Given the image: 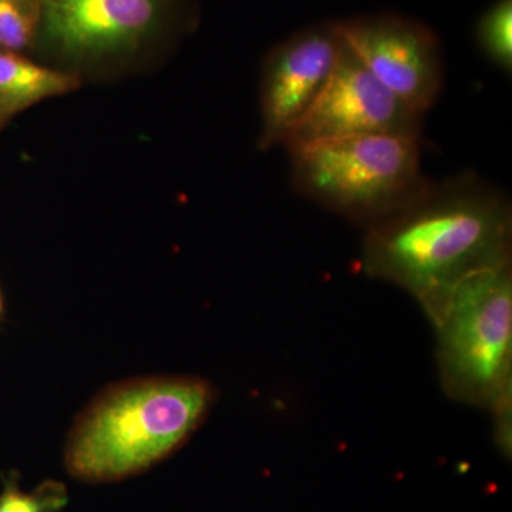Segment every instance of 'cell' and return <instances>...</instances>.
I'll return each instance as SVG.
<instances>
[{
  "label": "cell",
  "mask_w": 512,
  "mask_h": 512,
  "mask_svg": "<svg viewBox=\"0 0 512 512\" xmlns=\"http://www.w3.org/2000/svg\"><path fill=\"white\" fill-rule=\"evenodd\" d=\"M512 212L503 192L474 174L431 183L367 227V274L410 293L426 315L474 272L511 262Z\"/></svg>",
  "instance_id": "6da1fadb"
},
{
  "label": "cell",
  "mask_w": 512,
  "mask_h": 512,
  "mask_svg": "<svg viewBox=\"0 0 512 512\" xmlns=\"http://www.w3.org/2000/svg\"><path fill=\"white\" fill-rule=\"evenodd\" d=\"M194 376L137 377L107 387L74 421L64 466L84 483H114L157 466L184 446L214 406Z\"/></svg>",
  "instance_id": "7a4b0ae2"
},
{
  "label": "cell",
  "mask_w": 512,
  "mask_h": 512,
  "mask_svg": "<svg viewBox=\"0 0 512 512\" xmlns=\"http://www.w3.org/2000/svg\"><path fill=\"white\" fill-rule=\"evenodd\" d=\"M439 336L441 383L451 399L497 414L501 446L510 451L512 269L474 272L451 288L430 316Z\"/></svg>",
  "instance_id": "3957f363"
},
{
  "label": "cell",
  "mask_w": 512,
  "mask_h": 512,
  "mask_svg": "<svg viewBox=\"0 0 512 512\" xmlns=\"http://www.w3.org/2000/svg\"><path fill=\"white\" fill-rule=\"evenodd\" d=\"M419 137L367 134L288 147L293 188L369 227L430 184L421 173Z\"/></svg>",
  "instance_id": "277c9868"
},
{
  "label": "cell",
  "mask_w": 512,
  "mask_h": 512,
  "mask_svg": "<svg viewBox=\"0 0 512 512\" xmlns=\"http://www.w3.org/2000/svg\"><path fill=\"white\" fill-rule=\"evenodd\" d=\"M39 6L36 47L70 73L133 59L170 18V0H39Z\"/></svg>",
  "instance_id": "5b68a950"
},
{
  "label": "cell",
  "mask_w": 512,
  "mask_h": 512,
  "mask_svg": "<svg viewBox=\"0 0 512 512\" xmlns=\"http://www.w3.org/2000/svg\"><path fill=\"white\" fill-rule=\"evenodd\" d=\"M421 120L423 116L384 87L343 42L329 82L284 146L367 134L420 136Z\"/></svg>",
  "instance_id": "8992f818"
},
{
  "label": "cell",
  "mask_w": 512,
  "mask_h": 512,
  "mask_svg": "<svg viewBox=\"0 0 512 512\" xmlns=\"http://www.w3.org/2000/svg\"><path fill=\"white\" fill-rule=\"evenodd\" d=\"M343 50L339 23L302 30L266 56L261 80L258 147L282 144L318 99Z\"/></svg>",
  "instance_id": "52a82bcc"
},
{
  "label": "cell",
  "mask_w": 512,
  "mask_h": 512,
  "mask_svg": "<svg viewBox=\"0 0 512 512\" xmlns=\"http://www.w3.org/2000/svg\"><path fill=\"white\" fill-rule=\"evenodd\" d=\"M343 42L373 76L424 116L443 83L439 43L429 29L397 16L339 23Z\"/></svg>",
  "instance_id": "ba28073f"
},
{
  "label": "cell",
  "mask_w": 512,
  "mask_h": 512,
  "mask_svg": "<svg viewBox=\"0 0 512 512\" xmlns=\"http://www.w3.org/2000/svg\"><path fill=\"white\" fill-rule=\"evenodd\" d=\"M80 77L19 53L0 50V109L9 119L40 101L79 89Z\"/></svg>",
  "instance_id": "9c48e42d"
},
{
  "label": "cell",
  "mask_w": 512,
  "mask_h": 512,
  "mask_svg": "<svg viewBox=\"0 0 512 512\" xmlns=\"http://www.w3.org/2000/svg\"><path fill=\"white\" fill-rule=\"evenodd\" d=\"M39 0H0V50L26 55L39 36Z\"/></svg>",
  "instance_id": "30bf717a"
},
{
  "label": "cell",
  "mask_w": 512,
  "mask_h": 512,
  "mask_svg": "<svg viewBox=\"0 0 512 512\" xmlns=\"http://www.w3.org/2000/svg\"><path fill=\"white\" fill-rule=\"evenodd\" d=\"M477 39L484 55L494 64L512 70V0H497L477 26Z\"/></svg>",
  "instance_id": "8fae6325"
},
{
  "label": "cell",
  "mask_w": 512,
  "mask_h": 512,
  "mask_svg": "<svg viewBox=\"0 0 512 512\" xmlns=\"http://www.w3.org/2000/svg\"><path fill=\"white\" fill-rule=\"evenodd\" d=\"M69 504L66 485L56 480L43 481L26 493L16 478H9L0 493V512H62Z\"/></svg>",
  "instance_id": "7c38bea8"
},
{
  "label": "cell",
  "mask_w": 512,
  "mask_h": 512,
  "mask_svg": "<svg viewBox=\"0 0 512 512\" xmlns=\"http://www.w3.org/2000/svg\"><path fill=\"white\" fill-rule=\"evenodd\" d=\"M9 121H10V119L8 116H6L5 111L0 109V130H2V128L5 127L6 124L9 123Z\"/></svg>",
  "instance_id": "4fadbf2b"
},
{
  "label": "cell",
  "mask_w": 512,
  "mask_h": 512,
  "mask_svg": "<svg viewBox=\"0 0 512 512\" xmlns=\"http://www.w3.org/2000/svg\"><path fill=\"white\" fill-rule=\"evenodd\" d=\"M2 312H3V298H2V293H0V316H2Z\"/></svg>",
  "instance_id": "5bb4252c"
}]
</instances>
